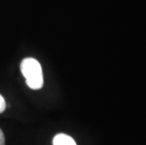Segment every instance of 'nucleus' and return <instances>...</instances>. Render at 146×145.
<instances>
[{"label":"nucleus","instance_id":"f257e3e1","mask_svg":"<svg viewBox=\"0 0 146 145\" xmlns=\"http://www.w3.org/2000/svg\"><path fill=\"white\" fill-rule=\"evenodd\" d=\"M21 72L26 78L27 85L32 89H39L43 85L42 66L38 60L27 58L21 62Z\"/></svg>","mask_w":146,"mask_h":145},{"label":"nucleus","instance_id":"f03ea898","mask_svg":"<svg viewBox=\"0 0 146 145\" xmlns=\"http://www.w3.org/2000/svg\"><path fill=\"white\" fill-rule=\"evenodd\" d=\"M53 145H76L73 138L66 134H58L53 138Z\"/></svg>","mask_w":146,"mask_h":145},{"label":"nucleus","instance_id":"7ed1b4c3","mask_svg":"<svg viewBox=\"0 0 146 145\" xmlns=\"http://www.w3.org/2000/svg\"><path fill=\"white\" fill-rule=\"evenodd\" d=\"M6 109V102L3 96L0 94V113H2Z\"/></svg>","mask_w":146,"mask_h":145},{"label":"nucleus","instance_id":"20e7f679","mask_svg":"<svg viewBox=\"0 0 146 145\" xmlns=\"http://www.w3.org/2000/svg\"><path fill=\"white\" fill-rule=\"evenodd\" d=\"M0 145H5V137L1 129H0Z\"/></svg>","mask_w":146,"mask_h":145}]
</instances>
